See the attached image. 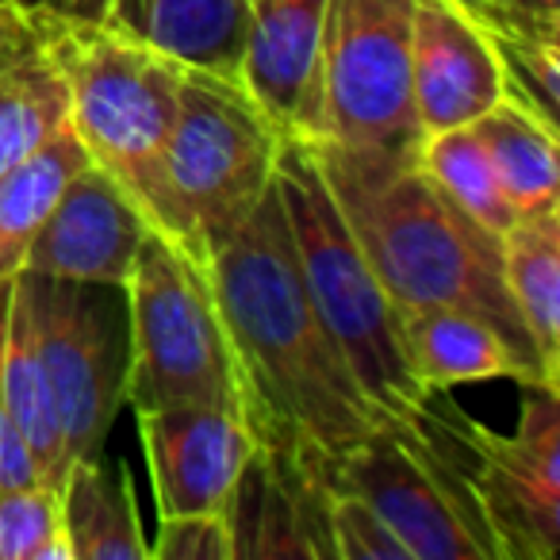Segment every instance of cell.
<instances>
[{
  "mask_svg": "<svg viewBox=\"0 0 560 560\" xmlns=\"http://www.w3.org/2000/svg\"><path fill=\"white\" fill-rule=\"evenodd\" d=\"M203 272L231 342L242 427L254 445H280L335 465L388 427L307 300L277 180L208 249Z\"/></svg>",
  "mask_w": 560,
  "mask_h": 560,
  "instance_id": "cell-1",
  "label": "cell"
},
{
  "mask_svg": "<svg viewBox=\"0 0 560 560\" xmlns=\"http://www.w3.org/2000/svg\"><path fill=\"white\" fill-rule=\"evenodd\" d=\"M307 147L399 315L427 307L476 315L503 335L534 388L560 392L506 296L499 238L465 215L419 170L415 154L346 150L335 142Z\"/></svg>",
  "mask_w": 560,
  "mask_h": 560,
  "instance_id": "cell-2",
  "label": "cell"
},
{
  "mask_svg": "<svg viewBox=\"0 0 560 560\" xmlns=\"http://www.w3.org/2000/svg\"><path fill=\"white\" fill-rule=\"evenodd\" d=\"M277 196L304 292L350 365L353 381L388 422L419 419L430 392L419 384L407 358L399 312L369 265L358 234L338 211L307 142L284 139L277 162Z\"/></svg>",
  "mask_w": 560,
  "mask_h": 560,
  "instance_id": "cell-3",
  "label": "cell"
},
{
  "mask_svg": "<svg viewBox=\"0 0 560 560\" xmlns=\"http://www.w3.org/2000/svg\"><path fill=\"white\" fill-rule=\"evenodd\" d=\"M43 43L70 85V127L89 162L142 211L154 234H170L162 150L177 116L185 62L108 24L32 12Z\"/></svg>",
  "mask_w": 560,
  "mask_h": 560,
  "instance_id": "cell-4",
  "label": "cell"
},
{
  "mask_svg": "<svg viewBox=\"0 0 560 560\" xmlns=\"http://www.w3.org/2000/svg\"><path fill=\"white\" fill-rule=\"evenodd\" d=\"M284 135L234 78L185 66L170 139L162 150L165 242L196 265L231 234L277 180Z\"/></svg>",
  "mask_w": 560,
  "mask_h": 560,
  "instance_id": "cell-5",
  "label": "cell"
},
{
  "mask_svg": "<svg viewBox=\"0 0 560 560\" xmlns=\"http://www.w3.org/2000/svg\"><path fill=\"white\" fill-rule=\"evenodd\" d=\"M124 404H131L135 415L162 407H223L242 419L231 342L208 272L192 257L150 231L124 284Z\"/></svg>",
  "mask_w": 560,
  "mask_h": 560,
  "instance_id": "cell-6",
  "label": "cell"
},
{
  "mask_svg": "<svg viewBox=\"0 0 560 560\" xmlns=\"http://www.w3.org/2000/svg\"><path fill=\"white\" fill-rule=\"evenodd\" d=\"M330 480L365 499L411 560H495L460 445L430 407L358 442Z\"/></svg>",
  "mask_w": 560,
  "mask_h": 560,
  "instance_id": "cell-7",
  "label": "cell"
},
{
  "mask_svg": "<svg viewBox=\"0 0 560 560\" xmlns=\"http://www.w3.org/2000/svg\"><path fill=\"white\" fill-rule=\"evenodd\" d=\"M415 0H327L315 73V139L346 150L415 154Z\"/></svg>",
  "mask_w": 560,
  "mask_h": 560,
  "instance_id": "cell-8",
  "label": "cell"
},
{
  "mask_svg": "<svg viewBox=\"0 0 560 560\" xmlns=\"http://www.w3.org/2000/svg\"><path fill=\"white\" fill-rule=\"evenodd\" d=\"M430 411L453 434L472 495L488 522L495 560H552L560 549V392L526 388L511 434L468 419L457 407Z\"/></svg>",
  "mask_w": 560,
  "mask_h": 560,
  "instance_id": "cell-9",
  "label": "cell"
},
{
  "mask_svg": "<svg viewBox=\"0 0 560 560\" xmlns=\"http://www.w3.org/2000/svg\"><path fill=\"white\" fill-rule=\"evenodd\" d=\"M35 304L43 365L62 422L66 457H96L124 407L127 304L124 289L24 272Z\"/></svg>",
  "mask_w": 560,
  "mask_h": 560,
  "instance_id": "cell-10",
  "label": "cell"
},
{
  "mask_svg": "<svg viewBox=\"0 0 560 560\" xmlns=\"http://www.w3.org/2000/svg\"><path fill=\"white\" fill-rule=\"evenodd\" d=\"M323 460L280 445H254L226 503L234 560H335Z\"/></svg>",
  "mask_w": 560,
  "mask_h": 560,
  "instance_id": "cell-11",
  "label": "cell"
},
{
  "mask_svg": "<svg viewBox=\"0 0 560 560\" xmlns=\"http://www.w3.org/2000/svg\"><path fill=\"white\" fill-rule=\"evenodd\" d=\"M503 96L506 78L491 35L457 0H415L411 101L422 139L476 124Z\"/></svg>",
  "mask_w": 560,
  "mask_h": 560,
  "instance_id": "cell-12",
  "label": "cell"
},
{
  "mask_svg": "<svg viewBox=\"0 0 560 560\" xmlns=\"http://www.w3.org/2000/svg\"><path fill=\"white\" fill-rule=\"evenodd\" d=\"M135 419L158 518L226 511L234 483L254 453V438L238 415L223 407H162L139 411Z\"/></svg>",
  "mask_w": 560,
  "mask_h": 560,
  "instance_id": "cell-13",
  "label": "cell"
},
{
  "mask_svg": "<svg viewBox=\"0 0 560 560\" xmlns=\"http://www.w3.org/2000/svg\"><path fill=\"white\" fill-rule=\"evenodd\" d=\"M150 226L127 192L93 162L73 173L27 249L24 272L124 289Z\"/></svg>",
  "mask_w": 560,
  "mask_h": 560,
  "instance_id": "cell-14",
  "label": "cell"
},
{
  "mask_svg": "<svg viewBox=\"0 0 560 560\" xmlns=\"http://www.w3.org/2000/svg\"><path fill=\"white\" fill-rule=\"evenodd\" d=\"M327 0H249L234 81L284 139H315V73Z\"/></svg>",
  "mask_w": 560,
  "mask_h": 560,
  "instance_id": "cell-15",
  "label": "cell"
},
{
  "mask_svg": "<svg viewBox=\"0 0 560 560\" xmlns=\"http://www.w3.org/2000/svg\"><path fill=\"white\" fill-rule=\"evenodd\" d=\"M0 381H4L12 422H16L20 438H24L27 453H32L39 480L50 483V488H62L66 472H70V457H66L50 376L47 365H43L35 304L24 272L12 277L9 319H4V338H0Z\"/></svg>",
  "mask_w": 560,
  "mask_h": 560,
  "instance_id": "cell-16",
  "label": "cell"
},
{
  "mask_svg": "<svg viewBox=\"0 0 560 560\" xmlns=\"http://www.w3.org/2000/svg\"><path fill=\"white\" fill-rule=\"evenodd\" d=\"M404 346L419 384L430 396H442L460 384L483 381H514L534 388L526 365L514 358L495 327L453 307H427V312L399 315Z\"/></svg>",
  "mask_w": 560,
  "mask_h": 560,
  "instance_id": "cell-17",
  "label": "cell"
},
{
  "mask_svg": "<svg viewBox=\"0 0 560 560\" xmlns=\"http://www.w3.org/2000/svg\"><path fill=\"white\" fill-rule=\"evenodd\" d=\"M58 499L70 560H150V537L124 460H104V453L73 460Z\"/></svg>",
  "mask_w": 560,
  "mask_h": 560,
  "instance_id": "cell-18",
  "label": "cell"
},
{
  "mask_svg": "<svg viewBox=\"0 0 560 560\" xmlns=\"http://www.w3.org/2000/svg\"><path fill=\"white\" fill-rule=\"evenodd\" d=\"M249 0H112L108 27L139 35L177 62L234 78Z\"/></svg>",
  "mask_w": 560,
  "mask_h": 560,
  "instance_id": "cell-19",
  "label": "cell"
},
{
  "mask_svg": "<svg viewBox=\"0 0 560 560\" xmlns=\"http://www.w3.org/2000/svg\"><path fill=\"white\" fill-rule=\"evenodd\" d=\"M506 296L541 358L560 384V208L518 215L499 238Z\"/></svg>",
  "mask_w": 560,
  "mask_h": 560,
  "instance_id": "cell-20",
  "label": "cell"
},
{
  "mask_svg": "<svg viewBox=\"0 0 560 560\" xmlns=\"http://www.w3.org/2000/svg\"><path fill=\"white\" fill-rule=\"evenodd\" d=\"M472 127L488 150L491 170H495L514 215H537V211L560 208L557 124L541 119L514 96H503Z\"/></svg>",
  "mask_w": 560,
  "mask_h": 560,
  "instance_id": "cell-21",
  "label": "cell"
},
{
  "mask_svg": "<svg viewBox=\"0 0 560 560\" xmlns=\"http://www.w3.org/2000/svg\"><path fill=\"white\" fill-rule=\"evenodd\" d=\"M70 127V85L43 35L0 62V173Z\"/></svg>",
  "mask_w": 560,
  "mask_h": 560,
  "instance_id": "cell-22",
  "label": "cell"
},
{
  "mask_svg": "<svg viewBox=\"0 0 560 560\" xmlns=\"http://www.w3.org/2000/svg\"><path fill=\"white\" fill-rule=\"evenodd\" d=\"M85 165V147L73 135V127H66L43 150L12 165L9 173H0V280L24 272L35 234L47 223L50 208L73 180V173Z\"/></svg>",
  "mask_w": 560,
  "mask_h": 560,
  "instance_id": "cell-23",
  "label": "cell"
},
{
  "mask_svg": "<svg viewBox=\"0 0 560 560\" xmlns=\"http://www.w3.org/2000/svg\"><path fill=\"white\" fill-rule=\"evenodd\" d=\"M419 170L457 203L465 215H472L480 226H488L495 238H503V231L514 223V211L503 196L491 158L483 150L476 127H450V131L427 135L415 150Z\"/></svg>",
  "mask_w": 560,
  "mask_h": 560,
  "instance_id": "cell-24",
  "label": "cell"
},
{
  "mask_svg": "<svg viewBox=\"0 0 560 560\" xmlns=\"http://www.w3.org/2000/svg\"><path fill=\"white\" fill-rule=\"evenodd\" d=\"M0 560H70L58 488L35 480L0 491Z\"/></svg>",
  "mask_w": 560,
  "mask_h": 560,
  "instance_id": "cell-25",
  "label": "cell"
},
{
  "mask_svg": "<svg viewBox=\"0 0 560 560\" xmlns=\"http://www.w3.org/2000/svg\"><path fill=\"white\" fill-rule=\"evenodd\" d=\"M330 545L335 560H411L381 514L338 483L330 495Z\"/></svg>",
  "mask_w": 560,
  "mask_h": 560,
  "instance_id": "cell-26",
  "label": "cell"
},
{
  "mask_svg": "<svg viewBox=\"0 0 560 560\" xmlns=\"http://www.w3.org/2000/svg\"><path fill=\"white\" fill-rule=\"evenodd\" d=\"M150 560H234L226 511H196L158 518Z\"/></svg>",
  "mask_w": 560,
  "mask_h": 560,
  "instance_id": "cell-27",
  "label": "cell"
},
{
  "mask_svg": "<svg viewBox=\"0 0 560 560\" xmlns=\"http://www.w3.org/2000/svg\"><path fill=\"white\" fill-rule=\"evenodd\" d=\"M491 43H560V0H457Z\"/></svg>",
  "mask_w": 560,
  "mask_h": 560,
  "instance_id": "cell-28",
  "label": "cell"
},
{
  "mask_svg": "<svg viewBox=\"0 0 560 560\" xmlns=\"http://www.w3.org/2000/svg\"><path fill=\"white\" fill-rule=\"evenodd\" d=\"M9 300H12V280H0V338H4V319H9ZM35 480H39V472H35L32 453H27L24 438H20L16 422H12L4 381H0V491Z\"/></svg>",
  "mask_w": 560,
  "mask_h": 560,
  "instance_id": "cell-29",
  "label": "cell"
},
{
  "mask_svg": "<svg viewBox=\"0 0 560 560\" xmlns=\"http://www.w3.org/2000/svg\"><path fill=\"white\" fill-rule=\"evenodd\" d=\"M35 32H39V27H35L32 12L16 9L12 0H0V62L9 55H16L24 43H32Z\"/></svg>",
  "mask_w": 560,
  "mask_h": 560,
  "instance_id": "cell-30",
  "label": "cell"
},
{
  "mask_svg": "<svg viewBox=\"0 0 560 560\" xmlns=\"http://www.w3.org/2000/svg\"><path fill=\"white\" fill-rule=\"evenodd\" d=\"M47 12L62 20H81V24H108L112 0H55Z\"/></svg>",
  "mask_w": 560,
  "mask_h": 560,
  "instance_id": "cell-31",
  "label": "cell"
},
{
  "mask_svg": "<svg viewBox=\"0 0 560 560\" xmlns=\"http://www.w3.org/2000/svg\"><path fill=\"white\" fill-rule=\"evenodd\" d=\"M12 4H16V9H24V12H47L55 0H12Z\"/></svg>",
  "mask_w": 560,
  "mask_h": 560,
  "instance_id": "cell-32",
  "label": "cell"
}]
</instances>
